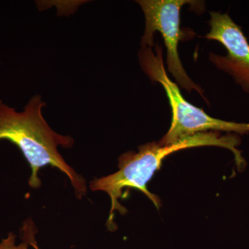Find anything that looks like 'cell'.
I'll return each mask as SVG.
<instances>
[{
    "instance_id": "8992f818",
    "label": "cell",
    "mask_w": 249,
    "mask_h": 249,
    "mask_svg": "<svg viewBox=\"0 0 249 249\" xmlns=\"http://www.w3.org/2000/svg\"><path fill=\"white\" fill-rule=\"evenodd\" d=\"M16 236L13 232H9L6 238L2 239L0 242V249H28L29 244L24 240L22 243L16 245Z\"/></svg>"
},
{
    "instance_id": "52a82bcc",
    "label": "cell",
    "mask_w": 249,
    "mask_h": 249,
    "mask_svg": "<svg viewBox=\"0 0 249 249\" xmlns=\"http://www.w3.org/2000/svg\"><path fill=\"white\" fill-rule=\"evenodd\" d=\"M22 230V240L27 241L29 245L32 246L34 249H40L35 239L36 230L33 222L31 220L27 221L24 227H23Z\"/></svg>"
},
{
    "instance_id": "5b68a950",
    "label": "cell",
    "mask_w": 249,
    "mask_h": 249,
    "mask_svg": "<svg viewBox=\"0 0 249 249\" xmlns=\"http://www.w3.org/2000/svg\"><path fill=\"white\" fill-rule=\"evenodd\" d=\"M210 16V31L205 37L217 41L227 51V55L210 53V60L249 93V42L247 37L229 14L211 12Z\"/></svg>"
},
{
    "instance_id": "6da1fadb",
    "label": "cell",
    "mask_w": 249,
    "mask_h": 249,
    "mask_svg": "<svg viewBox=\"0 0 249 249\" xmlns=\"http://www.w3.org/2000/svg\"><path fill=\"white\" fill-rule=\"evenodd\" d=\"M241 139L237 134L221 135L218 132L198 133L181 139L168 145H161L155 142H147L139 147V151L127 152L119 159V170L108 176L95 178L90 182V189L93 191L106 192L111 199V209L107 226L110 231L115 230L113 219L114 212L119 211L122 214L127 209L119 203L125 188H135L142 192L160 209V201L159 196L152 194L147 189V183L150 181L157 170L160 169L162 162L165 157L174 152L192 147L217 146L230 150L235 157L239 170L245 169L246 161L242 152L237 149Z\"/></svg>"
},
{
    "instance_id": "3957f363",
    "label": "cell",
    "mask_w": 249,
    "mask_h": 249,
    "mask_svg": "<svg viewBox=\"0 0 249 249\" xmlns=\"http://www.w3.org/2000/svg\"><path fill=\"white\" fill-rule=\"evenodd\" d=\"M156 53L152 48L142 47L139 60L142 71L153 82L160 83L165 90L172 110L169 130L159 143L168 145L194 134L212 132H232L235 134L249 133V123H237L211 117L202 109L188 102L176 83L170 79L164 67L163 49L158 43Z\"/></svg>"
},
{
    "instance_id": "277c9868",
    "label": "cell",
    "mask_w": 249,
    "mask_h": 249,
    "mask_svg": "<svg viewBox=\"0 0 249 249\" xmlns=\"http://www.w3.org/2000/svg\"><path fill=\"white\" fill-rule=\"evenodd\" d=\"M137 2L143 11L145 19V31L142 47H155L154 35L159 31L167 49L166 63L168 71L178 84L186 91L195 90L204 98L201 87L194 83L187 74L180 60L178 41L182 37L180 29V11L183 5L196 4L189 0H139Z\"/></svg>"
},
{
    "instance_id": "7a4b0ae2",
    "label": "cell",
    "mask_w": 249,
    "mask_h": 249,
    "mask_svg": "<svg viewBox=\"0 0 249 249\" xmlns=\"http://www.w3.org/2000/svg\"><path fill=\"white\" fill-rule=\"evenodd\" d=\"M45 106L41 96L36 95L19 112L0 100V140L9 141L22 152L31 167L29 184L31 188L41 186L38 176L41 168L52 165L68 177L80 199L87 192L85 179L67 164L58 151L59 145L70 148L74 142L70 136L56 133L49 127L42 114Z\"/></svg>"
}]
</instances>
